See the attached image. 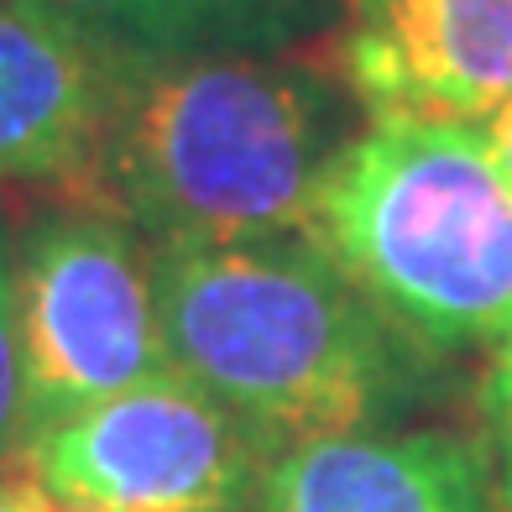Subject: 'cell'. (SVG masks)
Listing matches in <instances>:
<instances>
[{"instance_id": "2", "label": "cell", "mask_w": 512, "mask_h": 512, "mask_svg": "<svg viewBox=\"0 0 512 512\" xmlns=\"http://www.w3.org/2000/svg\"><path fill=\"white\" fill-rule=\"evenodd\" d=\"M345 115L314 68L283 58H136L110 121L100 209L147 246L304 236Z\"/></svg>"}, {"instance_id": "5", "label": "cell", "mask_w": 512, "mask_h": 512, "mask_svg": "<svg viewBox=\"0 0 512 512\" xmlns=\"http://www.w3.org/2000/svg\"><path fill=\"white\" fill-rule=\"evenodd\" d=\"M11 465L74 512H262L272 450L173 371L37 429Z\"/></svg>"}, {"instance_id": "12", "label": "cell", "mask_w": 512, "mask_h": 512, "mask_svg": "<svg viewBox=\"0 0 512 512\" xmlns=\"http://www.w3.org/2000/svg\"><path fill=\"white\" fill-rule=\"evenodd\" d=\"M0 512H48V497L16 465H0Z\"/></svg>"}, {"instance_id": "8", "label": "cell", "mask_w": 512, "mask_h": 512, "mask_svg": "<svg viewBox=\"0 0 512 512\" xmlns=\"http://www.w3.org/2000/svg\"><path fill=\"white\" fill-rule=\"evenodd\" d=\"M262 512H502V497L476 439L371 429L272 455Z\"/></svg>"}, {"instance_id": "7", "label": "cell", "mask_w": 512, "mask_h": 512, "mask_svg": "<svg viewBox=\"0 0 512 512\" xmlns=\"http://www.w3.org/2000/svg\"><path fill=\"white\" fill-rule=\"evenodd\" d=\"M340 74L371 121H465L512 100V0H345Z\"/></svg>"}, {"instance_id": "11", "label": "cell", "mask_w": 512, "mask_h": 512, "mask_svg": "<svg viewBox=\"0 0 512 512\" xmlns=\"http://www.w3.org/2000/svg\"><path fill=\"white\" fill-rule=\"evenodd\" d=\"M481 413H486V445H492L497 497H502V512H512V340L497 345V356H492Z\"/></svg>"}, {"instance_id": "10", "label": "cell", "mask_w": 512, "mask_h": 512, "mask_svg": "<svg viewBox=\"0 0 512 512\" xmlns=\"http://www.w3.org/2000/svg\"><path fill=\"white\" fill-rule=\"evenodd\" d=\"M27 361H21V319H16V236L0 215V465L27 450Z\"/></svg>"}, {"instance_id": "6", "label": "cell", "mask_w": 512, "mask_h": 512, "mask_svg": "<svg viewBox=\"0 0 512 512\" xmlns=\"http://www.w3.org/2000/svg\"><path fill=\"white\" fill-rule=\"evenodd\" d=\"M131 63L48 0H0V183L100 204Z\"/></svg>"}, {"instance_id": "4", "label": "cell", "mask_w": 512, "mask_h": 512, "mask_svg": "<svg viewBox=\"0 0 512 512\" xmlns=\"http://www.w3.org/2000/svg\"><path fill=\"white\" fill-rule=\"evenodd\" d=\"M16 319L32 434L131 387L173 377L152 246L115 209L58 204L21 230Z\"/></svg>"}, {"instance_id": "13", "label": "cell", "mask_w": 512, "mask_h": 512, "mask_svg": "<svg viewBox=\"0 0 512 512\" xmlns=\"http://www.w3.org/2000/svg\"><path fill=\"white\" fill-rule=\"evenodd\" d=\"M481 136H486V147H492L497 168H502V173H507V183H512V100H507L497 115H486Z\"/></svg>"}, {"instance_id": "14", "label": "cell", "mask_w": 512, "mask_h": 512, "mask_svg": "<svg viewBox=\"0 0 512 512\" xmlns=\"http://www.w3.org/2000/svg\"><path fill=\"white\" fill-rule=\"evenodd\" d=\"M48 512H74V507H58V502H48Z\"/></svg>"}, {"instance_id": "1", "label": "cell", "mask_w": 512, "mask_h": 512, "mask_svg": "<svg viewBox=\"0 0 512 512\" xmlns=\"http://www.w3.org/2000/svg\"><path fill=\"white\" fill-rule=\"evenodd\" d=\"M168 361L272 455L398 429L445 398V356L398 330L304 236L152 246Z\"/></svg>"}, {"instance_id": "3", "label": "cell", "mask_w": 512, "mask_h": 512, "mask_svg": "<svg viewBox=\"0 0 512 512\" xmlns=\"http://www.w3.org/2000/svg\"><path fill=\"white\" fill-rule=\"evenodd\" d=\"M304 241L434 356L512 340V183L481 126L371 121L330 162Z\"/></svg>"}, {"instance_id": "9", "label": "cell", "mask_w": 512, "mask_h": 512, "mask_svg": "<svg viewBox=\"0 0 512 512\" xmlns=\"http://www.w3.org/2000/svg\"><path fill=\"white\" fill-rule=\"evenodd\" d=\"M105 48L147 63L277 58L330 27V0H48Z\"/></svg>"}]
</instances>
